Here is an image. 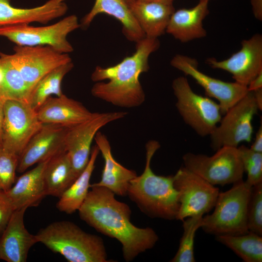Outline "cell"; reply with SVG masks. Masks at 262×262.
I'll return each instance as SVG.
<instances>
[{"label": "cell", "instance_id": "cell-36", "mask_svg": "<svg viewBox=\"0 0 262 262\" xmlns=\"http://www.w3.org/2000/svg\"><path fill=\"white\" fill-rule=\"evenodd\" d=\"M252 10L255 17L262 20V0H250Z\"/></svg>", "mask_w": 262, "mask_h": 262}, {"label": "cell", "instance_id": "cell-27", "mask_svg": "<svg viewBox=\"0 0 262 262\" xmlns=\"http://www.w3.org/2000/svg\"><path fill=\"white\" fill-rule=\"evenodd\" d=\"M72 62L61 65L45 75L32 89L28 100L30 106L36 111L52 95H63L61 83L64 77L73 67Z\"/></svg>", "mask_w": 262, "mask_h": 262}, {"label": "cell", "instance_id": "cell-20", "mask_svg": "<svg viewBox=\"0 0 262 262\" xmlns=\"http://www.w3.org/2000/svg\"><path fill=\"white\" fill-rule=\"evenodd\" d=\"M36 112L43 124H57L68 128L89 119L95 113L64 94L49 97Z\"/></svg>", "mask_w": 262, "mask_h": 262}, {"label": "cell", "instance_id": "cell-24", "mask_svg": "<svg viewBox=\"0 0 262 262\" xmlns=\"http://www.w3.org/2000/svg\"><path fill=\"white\" fill-rule=\"evenodd\" d=\"M106 14L117 19L122 24V32L129 41L137 42L145 37V34L123 0H96L90 10L82 18L81 27L87 28L95 17Z\"/></svg>", "mask_w": 262, "mask_h": 262}, {"label": "cell", "instance_id": "cell-12", "mask_svg": "<svg viewBox=\"0 0 262 262\" xmlns=\"http://www.w3.org/2000/svg\"><path fill=\"white\" fill-rule=\"evenodd\" d=\"M125 112H95L89 119L69 127L65 137V148L70 159L75 178L87 165L95 136L107 124L124 117Z\"/></svg>", "mask_w": 262, "mask_h": 262}, {"label": "cell", "instance_id": "cell-32", "mask_svg": "<svg viewBox=\"0 0 262 262\" xmlns=\"http://www.w3.org/2000/svg\"><path fill=\"white\" fill-rule=\"evenodd\" d=\"M249 231L262 236V182L251 187L247 207Z\"/></svg>", "mask_w": 262, "mask_h": 262}, {"label": "cell", "instance_id": "cell-31", "mask_svg": "<svg viewBox=\"0 0 262 262\" xmlns=\"http://www.w3.org/2000/svg\"><path fill=\"white\" fill-rule=\"evenodd\" d=\"M244 171L247 173L246 183L250 187L262 182V153L245 145L238 147Z\"/></svg>", "mask_w": 262, "mask_h": 262}, {"label": "cell", "instance_id": "cell-21", "mask_svg": "<svg viewBox=\"0 0 262 262\" xmlns=\"http://www.w3.org/2000/svg\"><path fill=\"white\" fill-rule=\"evenodd\" d=\"M49 160L37 164L18 177L11 188L5 191L15 210L37 206L47 196L44 173Z\"/></svg>", "mask_w": 262, "mask_h": 262}, {"label": "cell", "instance_id": "cell-11", "mask_svg": "<svg viewBox=\"0 0 262 262\" xmlns=\"http://www.w3.org/2000/svg\"><path fill=\"white\" fill-rule=\"evenodd\" d=\"M36 112L28 103L7 99L4 102L0 147L19 157L42 126Z\"/></svg>", "mask_w": 262, "mask_h": 262}, {"label": "cell", "instance_id": "cell-2", "mask_svg": "<svg viewBox=\"0 0 262 262\" xmlns=\"http://www.w3.org/2000/svg\"><path fill=\"white\" fill-rule=\"evenodd\" d=\"M159 47L158 38L145 37L136 42L133 54L120 63L107 67L97 66L91 77L97 82L91 89L92 95L118 107L142 105L145 94L139 77L149 69V55Z\"/></svg>", "mask_w": 262, "mask_h": 262}, {"label": "cell", "instance_id": "cell-3", "mask_svg": "<svg viewBox=\"0 0 262 262\" xmlns=\"http://www.w3.org/2000/svg\"><path fill=\"white\" fill-rule=\"evenodd\" d=\"M160 147L156 140L146 145V164L143 172L132 179L127 195L140 210L151 218L176 219L180 202L179 193L174 186L173 175H157L151 168L152 158Z\"/></svg>", "mask_w": 262, "mask_h": 262}, {"label": "cell", "instance_id": "cell-7", "mask_svg": "<svg viewBox=\"0 0 262 262\" xmlns=\"http://www.w3.org/2000/svg\"><path fill=\"white\" fill-rule=\"evenodd\" d=\"M212 156L187 152L184 167L211 184L224 186L243 180L244 169L237 147L224 146Z\"/></svg>", "mask_w": 262, "mask_h": 262}, {"label": "cell", "instance_id": "cell-18", "mask_svg": "<svg viewBox=\"0 0 262 262\" xmlns=\"http://www.w3.org/2000/svg\"><path fill=\"white\" fill-rule=\"evenodd\" d=\"M173 0H131L127 3L146 37L158 38L165 32L175 9Z\"/></svg>", "mask_w": 262, "mask_h": 262}, {"label": "cell", "instance_id": "cell-8", "mask_svg": "<svg viewBox=\"0 0 262 262\" xmlns=\"http://www.w3.org/2000/svg\"><path fill=\"white\" fill-rule=\"evenodd\" d=\"M80 27L78 17L71 15L49 26L17 24L0 26V36L7 38L18 46H48L59 52L68 54L73 48L67 40V36Z\"/></svg>", "mask_w": 262, "mask_h": 262}, {"label": "cell", "instance_id": "cell-25", "mask_svg": "<svg viewBox=\"0 0 262 262\" xmlns=\"http://www.w3.org/2000/svg\"><path fill=\"white\" fill-rule=\"evenodd\" d=\"M99 152L96 145L91 149L88 164L82 172L59 198L56 208L67 214L78 211L86 198L90 188V178Z\"/></svg>", "mask_w": 262, "mask_h": 262}, {"label": "cell", "instance_id": "cell-38", "mask_svg": "<svg viewBox=\"0 0 262 262\" xmlns=\"http://www.w3.org/2000/svg\"><path fill=\"white\" fill-rule=\"evenodd\" d=\"M6 99L0 95V147L1 145V135L3 120V105Z\"/></svg>", "mask_w": 262, "mask_h": 262}, {"label": "cell", "instance_id": "cell-17", "mask_svg": "<svg viewBox=\"0 0 262 262\" xmlns=\"http://www.w3.org/2000/svg\"><path fill=\"white\" fill-rule=\"evenodd\" d=\"M27 208L16 210L0 236V260L25 262L31 248L37 243L35 235L25 228L24 216Z\"/></svg>", "mask_w": 262, "mask_h": 262}, {"label": "cell", "instance_id": "cell-35", "mask_svg": "<svg viewBox=\"0 0 262 262\" xmlns=\"http://www.w3.org/2000/svg\"><path fill=\"white\" fill-rule=\"evenodd\" d=\"M254 151L262 153V122L257 133L253 143L250 147Z\"/></svg>", "mask_w": 262, "mask_h": 262}, {"label": "cell", "instance_id": "cell-5", "mask_svg": "<svg viewBox=\"0 0 262 262\" xmlns=\"http://www.w3.org/2000/svg\"><path fill=\"white\" fill-rule=\"evenodd\" d=\"M251 187L243 180L233 184L226 192L219 193L214 210L202 218L201 228L207 233L237 235L249 232L247 207Z\"/></svg>", "mask_w": 262, "mask_h": 262}, {"label": "cell", "instance_id": "cell-4", "mask_svg": "<svg viewBox=\"0 0 262 262\" xmlns=\"http://www.w3.org/2000/svg\"><path fill=\"white\" fill-rule=\"evenodd\" d=\"M41 243L69 262H108L105 247L99 236L86 232L69 221L54 222L35 234Z\"/></svg>", "mask_w": 262, "mask_h": 262}, {"label": "cell", "instance_id": "cell-14", "mask_svg": "<svg viewBox=\"0 0 262 262\" xmlns=\"http://www.w3.org/2000/svg\"><path fill=\"white\" fill-rule=\"evenodd\" d=\"M170 64L194 79L203 87L208 97L217 99L222 115L249 91L247 86L235 82H226L205 74L198 69L197 61L187 56L176 55L171 60Z\"/></svg>", "mask_w": 262, "mask_h": 262}, {"label": "cell", "instance_id": "cell-9", "mask_svg": "<svg viewBox=\"0 0 262 262\" xmlns=\"http://www.w3.org/2000/svg\"><path fill=\"white\" fill-rule=\"evenodd\" d=\"M258 110L253 93L249 91L224 115L210 135L212 148L216 151L224 146L237 147L241 142H250L252 121Z\"/></svg>", "mask_w": 262, "mask_h": 262}, {"label": "cell", "instance_id": "cell-40", "mask_svg": "<svg viewBox=\"0 0 262 262\" xmlns=\"http://www.w3.org/2000/svg\"><path fill=\"white\" fill-rule=\"evenodd\" d=\"M124 0L126 3H128L129 1H130L131 0Z\"/></svg>", "mask_w": 262, "mask_h": 262}, {"label": "cell", "instance_id": "cell-10", "mask_svg": "<svg viewBox=\"0 0 262 262\" xmlns=\"http://www.w3.org/2000/svg\"><path fill=\"white\" fill-rule=\"evenodd\" d=\"M173 177L180 202L176 220L182 221L190 216L203 215L213 208L219 194L218 187L183 166Z\"/></svg>", "mask_w": 262, "mask_h": 262}, {"label": "cell", "instance_id": "cell-39", "mask_svg": "<svg viewBox=\"0 0 262 262\" xmlns=\"http://www.w3.org/2000/svg\"><path fill=\"white\" fill-rule=\"evenodd\" d=\"M259 110H262V88L252 91Z\"/></svg>", "mask_w": 262, "mask_h": 262}, {"label": "cell", "instance_id": "cell-13", "mask_svg": "<svg viewBox=\"0 0 262 262\" xmlns=\"http://www.w3.org/2000/svg\"><path fill=\"white\" fill-rule=\"evenodd\" d=\"M10 58L20 71L31 91L37 82L54 68L72 62L67 53L48 46L16 45Z\"/></svg>", "mask_w": 262, "mask_h": 262}, {"label": "cell", "instance_id": "cell-15", "mask_svg": "<svg viewBox=\"0 0 262 262\" xmlns=\"http://www.w3.org/2000/svg\"><path fill=\"white\" fill-rule=\"evenodd\" d=\"M241 48L229 58L218 61L214 58L206 60L211 67L230 73L235 82L247 86L262 71V35H253L241 42Z\"/></svg>", "mask_w": 262, "mask_h": 262}, {"label": "cell", "instance_id": "cell-19", "mask_svg": "<svg viewBox=\"0 0 262 262\" xmlns=\"http://www.w3.org/2000/svg\"><path fill=\"white\" fill-rule=\"evenodd\" d=\"M66 0H49L44 4L32 8L13 6L10 0H0V27L32 22L46 24L64 16L68 7Z\"/></svg>", "mask_w": 262, "mask_h": 262}, {"label": "cell", "instance_id": "cell-16", "mask_svg": "<svg viewBox=\"0 0 262 262\" xmlns=\"http://www.w3.org/2000/svg\"><path fill=\"white\" fill-rule=\"evenodd\" d=\"M68 128L57 124H43L19 156L17 171L22 173L33 165L66 151L65 137Z\"/></svg>", "mask_w": 262, "mask_h": 262}, {"label": "cell", "instance_id": "cell-28", "mask_svg": "<svg viewBox=\"0 0 262 262\" xmlns=\"http://www.w3.org/2000/svg\"><path fill=\"white\" fill-rule=\"evenodd\" d=\"M0 65L3 71V79L0 85V95L5 99L28 103L31 90L12 62L9 54L0 52Z\"/></svg>", "mask_w": 262, "mask_h": 262}, {"label": "cell", "instance_id": "cell-33", "mask_svg": "<svg viewBox=\"0 0 262 262\" xmlns=\"http://www.w3.org/2000/svg\"><path fill=\"white\" fill-rule=\"evenodd\" d=\"M19 156L0 147V191H7L16 180Z\"/></svg>", "mask_w": 262, "mask_h": 262}, {"label": "cell", "instance_id": "cell-34", "mask_svg": "<svg viewBox=\"0 0 262 262\" xmlns=\"http://www.w3.org/2000/svg\"><path fill=\"white\" fill-rule=\"evenodd\" d=\"M15 211L5 192L0 191V236Z\"/></svg>", "mask_w": 262, "mask_h": 262}, {"label": "cell", "instance_id": "cell-23", "mask_svg": "<svg viewBox=\"0 0 262 262\" xmlns=\"http://www.w3.org/2000/svg\"><path fill=\"white\" fill-rule=\"evenodd\" d=\"M208 2L199 0L193 8L175 10L165 32L184 43L205 37L207 32L203 21L209 14Z\"/></svg>", "mask_w": 262, "mask_h": 262}, {"label": "cell", "instance_id": "cell-42", "mask_svg": "<svg viewBox=\"0 0 262 262\" xmlns=\"http://www.w3.org/2000/svg\"></svg>", "mask_w": 262, "mask_h": 262}, {"label": "cell", "instance_id": "cell-26", "mask_svg": "<svg viewBox=\"0 0 262 262\" xmlns=\"http://www.w3.org/2000/svg\"><path fill=\"white\" fill-rule=\"evenodd\" d=\"M76 179L67 152L54 156L48 162L44 173L47 196L59 198Z\"/></svg>", "mask_w": 262, "mask_h": 262}, {"label": "cell", "instance_id": "cell-37", "mask_svg": "<svg viewBox=\"0 0 262 262\" xmlns=\"http://www.w3.org/2000/svg\"><path fill=\"white\" fill-rule=\"evenodd\" d=\"M248 91H253L262 88V71L250 82L247 86Z\"/></svg>", "mask_w": 262, "mask_h": 262}, {"label": "cell", "instance_id": "cell-29", "mask_svg": "<svg viewBox=\"0 0 262 262\" xmlns=\"http://www.w3.org/2000/svg\"><path fill=\"white\" fill-rule=\"evenodd\" d=\"M215 239L230 248L244 262H262V236L249 231L237 235L215 236Z\"/></svg>", "mask_w": 262, "mask_h": 262}, {"label": "cell", "instance_id": "cell-22", "mask_svg": "<svg viewBox=\"0 0 262 262\" xmlns=\"http://www.w3.org/2000/svg\"><path fill=\"white\" fill-rule=\"evenodd\" d=\"M94 140L104 160V166L100 180L91 185L105 187L118 196H126L131 180L137 176L136 172L125 167L115 159L105 135L98 131Z\"/></svg>", "mask_w": 262, "mask_h": 262}, {"label": "cell", "instance_id": "cell-6", "mask_svg": "<svg viewBox=\"0 0 262 262\" xmlns=\"http://www.w3.org/2000/svg\"><path fill=\"white\" fill-rule=\"evenodd\" d=\"M172 87L176 108L185 123L198 135H210L222 118L219 104L194 92L185 77L175 79Z\"/></svg>", "mask_w": 262, "mask_h": 262}, {"label": "cell", "instance_id": "cell-1", "mask_svg": "<svg viewBox=\"0 0 262 262\" xmlns=\"http://www.w3.org/2000/svg\"><path fill=\"white\" fill-rule=\"evenodd\" d=\"M90 188L78 210L80 218L98 231L119 242L126 262L155 246L159 239L156 232L151 228L133 225L127 204L117 200L115 194L105 187L91 184Z\"/></svg>", "mask_w": 262, "mask_h": 262}, {"label": "cell", "instance_id": "cell-30", "mask_svg": "<svg viewBox=\"0 0 262 262\" xmlns=\"http://www.w3.org/2000/svg\"><path fill=\"white\" fill-rule=\"evenodd\" d=\"M202 214L185 218L183 221V233L180 240L178 251L171 262H195L194 239L198 229L201 228Z\"/></svg>", "mask_w": 262, "mask_h": 262}, {"label": "cell", "instance_id": "cell-41", "mask_svg": "<svg viewBox=\"0 0 262 262\" xmlns=\"http://www.w3.org/2000/svg\"><path fill=\"white\" fill-rule=\"evenodd\" d=\"M201 0V1H208L209 2L210 0Z\"/></svg>", "mask_w": 262, "mask_h": 262}]
</instances>
